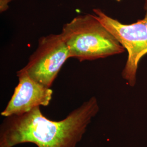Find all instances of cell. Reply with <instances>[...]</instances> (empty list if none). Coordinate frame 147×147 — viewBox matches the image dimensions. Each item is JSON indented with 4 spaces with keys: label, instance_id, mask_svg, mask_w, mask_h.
I'll list each match as a JSON object with an SVG mask.
<instances>
[{
    "label": "cell",
    "instance_id": "7a4b0ae2",
    "mask_svg": "<svg viewBox=\"0 0 147 147\" xmlns=\"http://www.w3.org/2000/svg\"><path fill=\"white\" fill-rule=\"evenodd\" d=\"M69 57L93 61L124 53L123 47L94 15H80L64 24L61 33Z\"/></svg>",
    "mask_w": 147,
    "mask_h": 147
},
{
    "label": "cell",
    "instance_id": "3957f363",
    "mask_svg": "<svg viewBox=\"0 0 147 147\" xmlns=\"http://www.w3.org/2000/svg\"><path fill=\"white\" fill-rule=\"evenodd\" d=\"M145 16L129 25L123 24L106 15L99 8L93 9L95 17L110 32L128 53L122 77L127 84L134 87L136 82L137 70L141 58L147 53V0Z\"/></svg>",
    "mask_w": 147,
    "mask_h": 147
},
{
    "label": "cell",
    "instance_id": "52a82bcc",
    "mask_svg": "<svg viewBox=\"0 0 147 147\" xmlns=\"http://www.w3.org/2000/svg\"><path fill=\"white\" fill-rule=\"evenodd\" d=\"M116 1H117V2H120L121 1V0H116Z\"/></svg>",
    "mask_w": 147,
    "mask_h": 147
},
{
    "label": "cell",
    "instance_id": "5b68a950",
    "mask_svg": "<svg viewBox=\"0 0 147 147\" xmlns=\"http://www.w3.org/2000/svg\"><path fill=\"white\" fill-rule=\"evenodd\" d=\"M19 79L11 99L1 112L3 117L20 115L38 106H47L53 98V90L38 82L21 70L17 72Z\"/></svg>",
    "mask_w": 147,
    "mask_h": 147
},
{
    "label": "cell",
    "instance_id": "6da1fadb",
    "mask_svg": "<svg viewBox=\"0 0 147 147\" xmlns=\"http://www.w3.org/2000/svg\"><path fill=\"white\" fill-rule=\"evenodd\" d=\"M99 110L98 100L92 96L60 121L48 119L40 106L22 115L5 117L0 125V147L23 143L37 147H76Z\"/></svg>",
    "mask_w": 147,
    "mask_h": 147
},
{
    "label": "cell",
    "instance_id": "8992f818",
    "mask_svg": "<svg viewBox=\"0 0 147 147\" xmlns=\"http://www.w3.org/2000/svg\"><path fill=\"white\" fill-rule=\"evenodd\" d=\"M13 0H0V12L3 13L7 11L8 8V4Z\"/></svg>",
    "mask_w": 147,
    "mask_h": 147
},
{
    "label": "cell",
    "instance_id": "277c9868",
    "mask_svg": "<svg viewBox=\"0 0 147 147\" xmlns=\"http://www.w3.org/2000/svg\"><path fill=\"white\" fill-rule=\"evenodd\" d=\"M69 58L68 48L61 34H51L39 38L36 50L20 70L36 81L51 88Z\"/></svg>",
    "mask_w": 147,
    "mask_h": 147
}]
</instances>
